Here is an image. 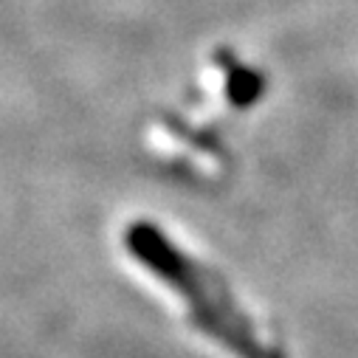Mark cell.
Masks as SVG:
<instances>
[{
  "mask_svg": "<svg viewBox=\"0 0 358 358\" xmlns=\"http://www.w3.org/2000/svg\"><path fill=\"white\" fill-rule=\"evenodd\" d=\"M259 87H262V82H259V76L254 71L240 68V65L231 68V73H229V94L234 96L237 105L254 102L259 96Z\"/></svg>",
  "mask_w": 358,
  "mask_h": 358,
  "instance_id": "2",
  "label": "cell"
},
{
  "mask_svg": "<svg viewBox=\"0 0 358 358\" xmlns=\"http://www.w3.org/2000/svg\"><path fill=\"white\" fill-rule=\"evenodd\" d=\"M124 240L136 259H141L158 280L172 285L178 296L189 302L192 322L203 333L231 347L240 358H271V352L257 341L243 313L231 305L220 280L209 274V268H201L195 259L181 254L152 223H133Z\"/></svg>",
  "mask_w": 358,
  "mask_h": 358,
  "instance_id": "1",
  "label": "cell"
}]
</instances>
